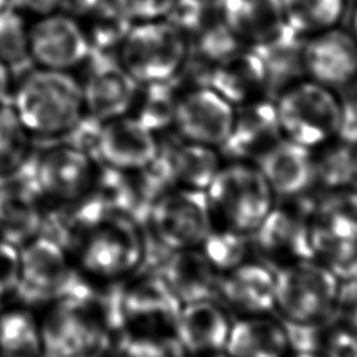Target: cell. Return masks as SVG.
Here are the masks:
<instances>
[{
    "label": "cell",
    "instance_id": "cell-1",
    "mask_svg": "<svg viewBox=\"0 0 357 357\" xmlns=\"http://www.w3.org/2000/svg\"><path fill=\"white\" fill-rule=\"evenodd\" d=\"M78 289L70 282L40 322L45 357H98L106 351L109 331L117 325V294L96 300L89 287Z\"/></svg>",
    "mask_w": 357,
    "mask_h": 357
},
{
    "label": "cell",
    "instance_id": "cell-2",
    "mask_svg": "<svg viewBox=\"0 0 357 357\" xmlns=\"http://www.w3.org/2000/svg\"><path fill=\"white\" fill-rule=\"evenodd\" d=\"M11 106L31 135H66L85 114L78 77L35 67L13 85Z\"/></svg>",
    "mask_w": 357,
    "mask_h": 357
},
{
    "label": "cell",
    "instance_id": "cell-3",
    "mask_svg": "<svg viewBox=\"0 0 357 357\" xmlns=\"http://www.w3.org/2000/svg\"><path fill=\"white\" fill-rule=\"evenodd\" d=\"M273 105L283 138L308 149L336 138L346 116L337 91L305 77L282 88Z\"/></svg>",
    "mask_w": 357,
    "mask_h": 357
},
{
    "label": "cell",
    "instance_id": "cell-4",
    "mask_svg": "<svg viewBox=\"0 0 357 357\" xmlns=\"http://www.w3.org/2000/svg\"><path fill=\"white\" fill-rule=\"evenodd\" d=\"M213 222L251 234L275 205V194L255 163L227 160L205 190Z\"/></svg>",
    "mask_w": 357,
    "mask_h": 357
},
{
    "label": "cell",
    "instance_id": "cell-5",
    "mask_svg": "<svg viewBox=\"0 0 357 357\" xmlns=\"http://www.w3.org/2000/svg\"><path fill=\"white\" fill-rule=\"evenodd\" d=\"M188 57V38L167 18L132 22L117 47L119 63L138 84L177 78Z\"/></svg>",
    "mask_w": 357,
    "mask_h": 357
},
{
    "label": "cell",
    "instance_id": "cell-6",
    "mask_svg": "<svg viewBox=\"0 0 357 357\" xmlns=\"http://www.w3.org/2000/svg\"><path fill=\"white\" fill-rule=\"evenodd\" d=\"M146 236L142 223L127 215H112L92 226L79 243V265L98 280H120L142 268Z\"/></svg>",
    "mask_w": 357,
    "mask_h": 357
},
{
    "label": "cell",
    "instance_id": "cell-7",
    "mask_svg": "<svg viewBox=\"0 0 357 357\" xmlns=\"http://www.w3.org/2000/svg\"><path fill=\"white\" fill-rule=\"evenodd\" d=\"M339 278L315 258L298 259L275 269V311L290 322L332 321Z\"/></svg>",
    "mask_w": 357,
    "mask_h": 357
},
{
    "label": "cell",
    "instance_id": "cell-8",
    "mask_svg": "<svg viewBox=\"0 0 357 357\" xmlns=\"http://www.w3.org/2000/svg\"><path fill=\"white\" fill-rule=\"evenodd\" d=\"M144 225L158 245L176 251L199 247L215 222L204 190L173 187L152 202Z\"/></svg>",
    "mask_w": 357,
    "mask_h": 357
},
{
    "label": "cell",
    "instance_id": "cell-9",
    "mask_svg": "<svg viewBox=\"0 0 357 357\" xmlns=\"http://www.w3.org/2000/svg\"><path fill=\"white\" fill-rule=\"evenodd\" d=\"M181 303L156 271H145L117 293V324L128 335H173Z\"/></svg>",
    "mask_w": 357,
    "mask_h": 357
},
{
    "label": "cell",
    "instance_id": "cell-10",
    "mask_svg": "<svg viewBox=\"0 0 357 357\" xmlns=\"http://www.w3.org/2000/svg\"><path fill=\"white\" fill-rule=\"evenodd\" d=\"M290 201V205H273L251 233L252 248L266 265L273 264L279 268L298 259L314 258L311 245L312 197L301 195Z\"/></svg>",
    "mask_w": 357,
    "mask_h": 357
},
{
    "label": "cell",
    "instance_id": "cell-11",
    "mask_svg": "<svg viewBox=\"0 0 357 357\" xmlns=\"http://www.w3.org/2000/svg\"><path fill=\"white\" fill-rule=\"evenodd\" d=\"M66 248L49 236H36L20 247L15 293L26 305L54 303L73 279Z\"/></svg>",
    "mask_w": 357,
    "mask_h": 357
},
{
    "label": "cell",
    "instance_id": "cell-12",
    "mask_svg": "<svg viewBox=\"0 0 357 357\" xmlns=\"http://www.w3.org/2000/svg\"><path fill=\"white\" fill-rule=\"evenodd\" d=\"M79 79L84 109L91 117L106 121L130 114L138 82L112 53L92 52L81 66Z\"/></svg>",
    "mask_w": 357,
    "mask_h": 357
},
{
    "label": "cell",
    "instance_id": "cell-13",
    "mask_svg": "<svg viewBox=\"0 0 357 357\" xmlns=\"http://www.w3.org/2000/svg\"><path fill=\"white\" fill-rule=\"evenodd\" d=\"M236 106L205 84L180 92L173 117V131L181 138L220 148L227 139Z\"/></svg>",
    "mask_w": 357,
    "mask_h": 357
},
{
    "label": "cell",
    "instance_id": "cell-14",
    "mask_svg": "<svg viewBox=\"0 0 357 357\" xmlns=\"http://www.w3.org/2000/svg\"><path fill=\"white\" fill-rule=\"evenodd\" d=\"M89 53L88 36L77 18L54 11L29 22V61L35 67L71 71Z\"/></svg>",
    "mask_w": 357,
    "mask_h": 357
},
{
    "label": "cell",
    "instance_id": "cell-15",
    "mask_svg": "<svg viewBox=\"0 0 357 357\" xmlns=\"http://www.w3.org/2000/svg\"><path fill=\"white\" fill-rule=\"evenodd\" d=\"M98 172V165L89 152L67 142L42 153L33 177L40 194L52 201L67 204L92 191Z\"/></svg>",
    "mask_w": 357,
    "mask_h": 357
},
{
    "label": "cell",
    "instance_id": "cell-16",
    "mask_svg": "<svg viewBox=\"0 0 357 357\" xmlns=\"http://www.w3.org/2000/svg\"><path fill=\"white\" fill-rule=\"evenodd\" d=\"M93 149L103 166L138 172L158 156L159 134L132 114H124L100 123Z\"/></svg>",
    "mask_w": 357,
    "mask_h": 357
},
{
    "label": "cell",
    "instance_id": "cell-17",
    "mask_svg": "<svg viewBox=\"0 0 357 357\" xmlns=\"http://www.w3.org/2000/svg\"><path fill=\"white\" fill-rule=\"evenodd\" d=\"M301 60L305 78L335 91L357 81V39L340 25L307 36Z\"/></svg>",
    "mask_w": 357,
    "mask_h": 357
},
{
    "label": "cell",
    "instance_id": "cell-18",
    "mask_svg": "<svg viewBox=\"0 0 357 357\" xmlns=\"http://www.w3.org/2000/svg\"><path fill=\"white\" fill-rule=\"evenodd\" d=\"M282 138L273 99L264 96L236 106L230 134L219 152L226 160L254 163Z\"/></svg>",
    "mask_w": 357,
    "mask_h": 357
},
{
    "label": "cell",
    "instance_id": "cell-19",
    "mask_svg": "<svg viewBox=\"0 0 357 357\" xmlns=\"http://www.w3.org/2000/svg\"><path fill=\"white\" fill-rule=\"evenodd\" d=\"M231 324L219 300L192 301L181 305L173 336L190 357H206L225 350Z\"/></svg>",
    "mask_w": 357,
    "mask_h": 357
},
{
    "label": "cell",
    "instance_id": "cell-20",
    "mask_svg": "<svg viewBox=\"0 0 357 357\" xmlns=\"http://www.w3.org/2000/svg\"><path fill=\"white\" fill-rule=\"evenodd\" d=\"M202 84L238 106L266 96V67L254 49L240 46L208 66V75Z\"/></svg>",
    "mask_w": 357,
    "mask_h": 357
},
{
    "label": "cell",
    "instance_id": "cell-21",
    "mask_svg": "<svg viewBox=\"0 0 357 357\" xmlns=\"http://www.w3.org/2000/svg\"><path fill=\"white\" fill-rule=\"evenodd\" d=\"M218 300L241 317L269 315L275 311V269L248 259L223 272Z\"/></svg>",
    "mask_w": 357,
    "mask_h": 357
},
{
    "label": "cell",
    "instance_id": "cell-22",
    "mask_svg": "<svg viewBox=\"0 0 357 357\" xmlns=\"http://www.w3.org/2000/svg\"><path fill=\"white\" fill-rule=\"evenodd\" d=\"M275 197L284 199L305 195L314 187L312 149L282 138L255 162Z\"/></svg>",
    "mask_w": 357,
    "mask_h": 357
},
{
    "label": "cell",
    "instance_id": "cell-23",
    "mask_svg": "<svg viewBox=\"0 0 357 357\" xmlns=\"http://www.w3.org/2000/svg\"><path fill=\"white\" fill-rule=\"evenodd\" d=\"M156 272L165 279L181 304L218 300L222 273L199 247L169 251Z\"/></svg>",
    "mask_w": 357,
    "mask_h": 357
},
{
    "label": "cell",
    "instance_id": "cell-24",
    "mask_svg": "<svg viewBox=\"0 0 357 357\" xmlns=\"http://www.w3.org/2000/svg\"><path fill=\"white\" fill-rule=\"evenodd\" d=\"M219 13L237 40L254 50L287 28L280 0H220Z\"/></svg>",
    "mask_w": 357,
    "mask_h": 357
},
{
    "label": "cell",
    "instance_id": "cell-25",
    "mask_svg": "<svg viewBox=\"0 0 357 357\" xmlns=\"http://www.w3.org/2000/svg\"><path fill=\"white\" fill-rule=\"evenodd\" d=\"M174 132V131H173ZM159 158L165 162L176 187L206 190L222 166L218 148L187 141L177 135H159Z\"/></svg>",
    "mask_w": 357,
    "mask_h": 357
},
{
    "label": "cell",
    "instance_id": "cell-26",
    "mask_svg": "<svg viewBox=\"0 0 357 357\" xmlns=\"http://www.w3.org/2000/svg\"><path fill=\"white\" fill-rule=\"evenodd\" d=\"M225 351L229 357H287L290 346L280 319L251 315L231 324Z\"/></svg>",
    "mask_w": 357,
    "mask_h": 357
},
{
    "label": "cell",
    "instance_id": "cell-27",
    "mask_svg": "<svg viewBox=\"0 0 357 357\" xmlns=\"http://www.w3.org/2000/svg\"><path fill=\"white\" fill-rule=\"evenodd\" d=\"M42 225L43 215L32 191L0 185V240L21 247L39 236Z\"/></svg>",
    "mask_w": 357,
    "mask_h": 357
},
{
    "label": "cell",
    "instance_id": "cell-28",
    "mask_svg": "<svg viewBox=\"0 0 357 357\" xmlns=\"http://www.w3.org/2000/svg\"><path fill=\"white\" fill-rule=\"evenodd\" d=\"M0 357H45L40 322L29 310L0 311Z\"/></svg>",
    "mask_w": 357,
    "mask_h": 357
},
{
    "label": "cell",
    "instance_id": "cell-29",
    "mask_svg": "<svg viewBox=\"0 0 357 357\" xmlns=\"http://www.w3.org/2000/svg\"><path fill=\"white\" fill-rule=\"evenodd\" d=\"M177 78L138 84L130 114L142 121L156 134L172 128L176 103L180 96Z\"/></svg>",
    "mask_w": 357,
    "mask_h": 357
},
{
    "label": "cell",
    "instance_id": "cell-30",
    "mask_svg": "<svg viewBox=\"0 0 357 357\" xmlns=\"http://www.w3.org/2000/svg\"><path fill=\"white\" fill-rule=\"evenodd\" d=\"M92 52H117L132 25L119 0H100L81 21Z\"/></svg>",
    "mask_w": 357,
    "mask_h": 357
},
{
    "label": "cell",
    "instance_id": "cell-31",
    "mask_svg": "<svg viewBox=\"0 0 357 357\" xmlns=\"http://www.w3.org/2000/svg\"><path fill=\"white\" fill-rule=\"evenodd\" d=\"M286 25L307 38L340 25L347 0H280Z\"/></svg>",
    "mask_w": 357,
    "mask_h": 357
},
{
    "label": "cell",
    "instance_id": "cell-32",
    "mask_svg": "<svg viewBox=\"0 0 357 357\" xmlns=\"http://www.w3.org/2000/svg\"><path fill=\"white\" fill-rule=\"evenodd\" d=\"M314 185L321 190L356 185L353 142L340 137L312 149Z\"/></svg>",
    "mask_w": 357,
    "mask_h": 357
},
{
    "label": "cell",
    "instance_id": "cell-33",
    "mask_svg": "<svg viewBox=\"0 0 357 357\" xmlns=\"http://www.w3.org/2000/svg\"><path fill=\"white\" fill-rule=\"evenodd\" d=\"M31 149V134L11 103L0 105V178L21 170Z\"/></svg>",
    "mask_w": 357,
    "mask_h": 357
},
{
    "label": "cell",
    "instance_id": "cell-34",
    "mask_svg": "<svg viewBox=\"0 0 357 357\" xmlns=\"http://www.w3.org/2000/svg\"><path fill=\"white\" fill-rule=\"evenodd\" d=\"M199 248L211 264L223 273L248 261L250 251L252 250V240L251 234L215 225Z\"/></svg>",
    "mask_w": 357,
    "mask_h": 357
},
{
    "label": "cell",
    "instance_id": "cell-35",
    "mask_svg": "<svg viewBox=\"0 0 357 357\" xmlns=\"http://www.w3.org/2000/svg\"><path fill=\"white\" fill-rule=\"evenodd\" d=\"M0 61L10 68L29 61L28 17L8 4L0 8Z\"/></svg>",
    "mask_w": 357,
    "mask_h": 357
},
{
    "label": "cell",
    "instance_id": "cell-36",
    "mask_svg": "<svg viewBox=\"0 0 357 357\" xmlns=\"http://www.w3.org/2000/svg\"><path fill=\"white\" fill-rule=\"evenodd\" d=\"M120 357H190L173 335L137 336L128 335Z\"/></svg>",
    "mask_w": 357,
    "mask_h": 357
},
{
    "label": "cell",
    "instance_id": "cell-37",
    "mask_svg": "<svg viewBox=\"0 0 357 357\" xmlns=\"http://www.w3.org/2000/svg\"><path fill=\"white\" fill-rule=\"evenodd\" d=\"M331 319L336 325L357 331V279L339 280Z\"/></svg>",
    "mask_w": 357,
    "mask_h": 357
},
{
    "label": "cell",
    "instance_id": "cell-38",
    "mask_svg": "<svg viewBox=\"0 0 357 357\" xmlns=\"http://www.w3.org/2000/svg\"><path fill=\"white\" fill-rule=\"evenodd\" d=\"M20 276V247L0 240V300L15 293Z\"/></svg>",
    "mask_w": 357,
    "mask_h": 357
},
{
    "label": "cell",
    "instance_id": "cell-39",
    "mask_svg": "<svg viewBox=\"0 0 357 357\" xmlns=\"http://www.w3.org/2000/svg\"><path fill=\"white\" fill-rule=\"evenodd\" d=\"M321 354L324 357H357V331L332 322Z\"/></svg>",
    "mask_w": 357,
    "mask_h": 357
},
{
    "label": "cell",
    "instance_id": "cell-40",
    "mask_svg": "<svg viewBox=\"0 0 357 357\" xmlns=\"http://www.w3.org/2000/svg\"><path fill=\"white\" fill-rule=\"evenodd\" d=\"M132 22L167 18L177 0H119Z\"/></svg>",
    "mask_w": 357,
    "mask_h": 357
},
{
    "label": "cell",
    "instance_id": "cell-41",
    "mask_svg": "<svg viewBox=\"0 0 357 357\" xmlns=\"http://www.w3.org/2000/svg\"><path fill=\"white\" fill-rule=\"evenodd\" d=\"M60 0H8V6L24 14L35 18L59 11Z\"/></svg>",
    "mask_w": 357,
    "mask_h": 357
},
{
    "label": "cell",
    "instance_id": "cell-42",
    "mask_svg": "<svg viewBox=\"0 0 357 357\" xmlns=\"http://www.w3.org/2000/svg\"><path fill=\"white\" fill-rule=\"evenodd\" d=\"M100 0H60L59 11L81 21Z\"/></svg>",
    "mask_w": 357,
    "mask_h": 357
},
{
    "label": "cell",
    "instance_id": "cell-43",
    "mask_svg": "<svg viewBox=\"0 0 357 357\" xmlns=\"http://www.w3.org/2000/svg\"><path fill=\"white\" fill-rule=\"evenodd\" d=\"M13 92V79H11V68L0 61V105L8 103V98H11Z\"/></svg>",
    "mask_w": 357,
    "mask_h": 357
},
{
    "label": "cell",
    "instance_id": "cell-44",
    "mask_svg": "<svg viewBox=\"0 0 357 357\" xmlns=\"http://www.w3.org/2000/svg\"><path fill=\"white\" fill-rule=\"evenodd\" d=\"M351 33L356 36L357 39V3L353 7V13H351V28H350Z\"/></svg>",
    "mask_w": 357,
    "mask_h": 357
},
{
    "label": "cell",
    "instance_id": "cell-45",
    "mask_svg": "<svg viewBox=\"0 0 357 357\" xmlns=\"http://www.w3.org/2000/svg\"><path fill=\"white\" fill-rule=\"evenodd\" d=\"M287 357H324L321 353H290Z\"/></svg>",
    "mask_w": 357,
    "mask_h": 357
},
{
    "label": "cell",
    "instance_id": "cell-46",
    "mask_svg": "<svg viewBox=\"0 0 357 357\" xmlns=\"http://www.w3.org/2000/svg\"><path fill=\"white\" fill-rule=\"evenodd\" d=\"M353 162H354V178L357 185V141L353 144Z\"/></svg>",
    "mask_w": 357,
    "mask_h": 357
},
{
    "label": "cell",
    "instance_id": "cell-47",
    "mask_svg": "<svg viewBox=\"0 0 357 357\" xmlns=\"http://www.w3.org/2000/svg\"><path fill=\"white\" fill-rule=\"evenodd\" d=\"M349 107H350V112L353 113V116H354V119H356V121H357V95H356L353 103L349 105Z\"/></svg>",
    "mask_w": 357,
    "mask_h": 357
},
{
    "label": "cell",
    "instance_id": "cell-48",
    "mask_svg": "<svg viewBox=\"0 0 357 357\" xmlns=\"http://www.w3.org/2000/svg\"><path fill=\"white\" fill-rule=\"evenodd\" d=\"M8 4V0H0V8L6 7Z\"/></svg>",
    "mask_w": 357,
    "mask_h": 357
},
{
    "label": "cell",
    "instance_id": "cell-49",
    "mask_svg": "<svg viewBox=\"0 0 357 357\" xmlns=\"http://www.w3.org/2000/svg\"><path fill=\"white\" fill-rule=\"evenodd\" d=\"M98 357H120V356H107V354H106V351H105V353H102V354H100V356H98Z\"/></svg>",
    "mask_w": 357,
    "mask_h": 357
}]
</instances>
